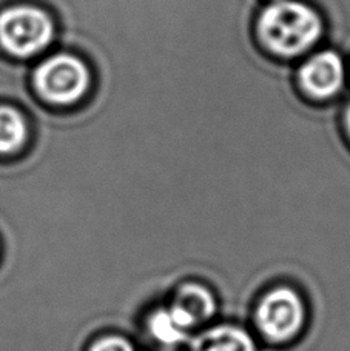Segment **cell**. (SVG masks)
Returning a JSON list of instances; mask_svg holds the SVG:
<instances>
[{
  "label": "cell",
  "mask_w": 350,
  "mask_h": 351,
  "mask_svg": "<svg viewBox=\"0 0 350 351\" xmlns=\"http://www.w3.org/2000/svg\"><path fill=\"white\" fill-rule=\"evenodd\" d=\"M253 37L270 59L296 64L326 43L327 21L310 0H266L255 16Z\"/></svg>",
  "instance_id": "6da1fadb"
},
{
  "label": "cell",
  "mask_w": 350,
  "mask_h": 351,
  "mask_svg": "<svg viewBox=\"0 0 350 351\" xmlns=\"http://www.w3.org/2000/svg\"><path fill=\"white\" fill-rule=\"evenodd\" d=\"M293 82L299 96L310 104L342 102L350 96L347 58L336 48L324 43L296 62Z\"/></svg>",
  "instance_id": "7a4b0ae2"
},
{
  "label": "cell",
  "mask_w": 350,
  "mask_h": 351,
  "mask_svg": "<svg viewBox=\"0 0 350 351\" xmlns=\"http://www.w3.org/2000/svg\"><path fill=\"white\" fill-rule=\"evenodd\" d=\"M53 21L34 6H14L0 14V45L16 58H31L53 40Z\"/></svg>",
  "instance_id": "3957f363"
},
{
  "label": "cell",
  "mask_w": 350,
  "mask_h": 351,
  "mask_svg": "<svg viewBox=\"0 0 350 351\" xmlns=\"http://www.w3.org/2000/svg\"><path fill=\"white\" fill-rule=\"evenodd\" d=\"M90 71L71 54H56L43 60L34 73V86L42 99L54 105H73L90 88Z\"/></svg>",
  "instance_id": "277c9868"
},
{
  "label": "cell",
  "mask_w": 350,
  "mask_h": 351,
  "mask_svg": "<svg viewBox=\"0 0 350 351\" xmlns=\"http://www.w3.org/2000/svg\"><path fill=\"white\" fill-rule=\"evenodd\" d=\"M256 327L267 341L289 342L299 335L305 322V306L290 288L281 287L261 299L255 315Z\"/></svg>",
  "instance_id": "5b68a950"
},
{
  "label": "cell",
  "mask_w": 350,
  "mask_h": 351,
  "mask_svg": "<svg viewBox=\"0 0 350 351\" xmlns=\"http://www.w3.org/2000/svg\"><path fill=\"white\" fill-rule=\"evenodd\" d=\"M168 311L187 333L215 315L216 302L213 294L199 284L180 285L172 299Z\"/></svg>",
  "instance_id": "8992f818"
},
{
  "label": "cell",
  "mask_w": 350,
  "mask_h": 351,
  "mask_svg": "<svg viewBox=\"0 0 350 351\" xmlns=\"http://www.w3.org/2000/svg\"><path fill=\"white\" fill-rule=\"evenodd\" d=\"M191 351H256V347L246 330L220 325L199 335L191 343Z\"/></svg>",
  "instance_id": "52a82bcc"
},
{
  "label": "cell",
  "mask_w": 350,
  "mask_h": 351,
  "mask_svg": "<svg viewBox=\"0 0 350 351\" xmlns=\"http://www.w3.org/2000/svg\"><path fill=\"white\" fill-rule=\"evenodd\" d=\"M27 139L28 127L25 117L12 106L0 105V156L21 152Z\"/></svg>",
  "instance_id": "ba28073f"
},
{
  "label": "cell",
  "mask_w": 350,
  "mask_h": 351,
  "mask_svg": "<svg viewBox=\"0 0 350 351\" xmlns=\"http://www.w3.org/2000/svg\"><path fill=\"white\" fill-rule=\"evenodd\" d=\"M148 330L156 341L165 346H176L185 341L187 331L176 322L168 308L156 310L148 319Z\"/></svg>",
  "instance_id": "9c48e42d"
},
{
  "label": "cell",
  "mask_w": 350,
  "mask_h": 351,
  "mask_svg": "<svg viewBox=\"0 0 350 351\" xmlns=\"http://www.w3.org/2000/svg\"><path fill=\"white\" fill-rule=\"evenodd\" d=\"M90 351H135V348L124 337L108 336L93 343Z\"/></svg>",
  "instance_id": "30bf717a"
},
{
  "label": "cell",
  "mask_w": 350,
  "mask_h": 351,
  "mask_svg": "<svg viewBox=\"0 0 350 351\" xmlns=\"http://www.w3.org/2000/svg\"><path fill=\"white\" fill-rule=\"evenodd\" d=\"M340 125H341L342 136H345L347 145L350 147V96L341 105Z\"/></svg>",
  "instance_id": "8fae6325"
},
{
  "label": "cell",
  "mask_w": 350,
  "mask_h": 351,
  "mask_svg": "<svg viewBox=\"0 0 350 351\" xmlns=\"http://www.w3.org/2000/svg\"><path fill=\"white\" fill-rule=\"evenodd\" d=\"M347 71H349V88H350V58H347Z\"/></svg>",
  "instance_id": "7c38bea8"
},
{
  "label": "cell",
  "mask_w": 350,
  "mask_h": 351,
  "mask_svg": "<svg viewBox=\"0 0 350 351\" xmlns=\"http://www.w3.org/2000/svg\"><path fill=\"white\" fill-rule=\"evenodd\" d=\"M264 2H266V0H264Z\"/></svg>",
  "instance_id": "4fadbf2b"
}]
</instances>
